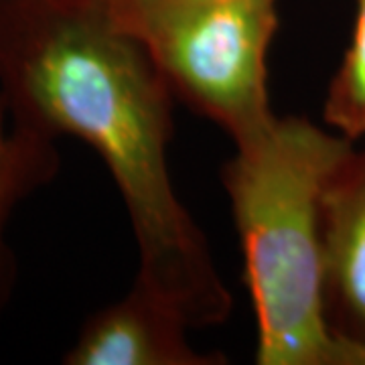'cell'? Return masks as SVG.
Listing matches in <instances>:
<instances>
[{"label":"cell","mask_w":365,"mask_h":365,"mask_svg":"<svg viewBox=\"0 0 365 365\" xmlns=\"http://www.w3.org/2000/svg\"><path fill=\"white\" fill-rule=\"evenodd\" d=\"M0 93L16 126L73 136L102 158L138 246V272L191 329L234 299L170 175L175 96L112 0H0Z\"/></svg>","instance_id":"cell-1"},{"label":"cell","mask_w":365,"mask_h":365,"mask_svg":"<svg viewBox=\"0 0 365 365\" xmlns=\"http://www.w3.org/2000/svg\"><path fill=\"white\" fill-rule=\"evenodd\" d=\"M222 182L256 314L258 365H365L323 307L321 201L351 140L300 116H276L237 140Z\"/></svg>","instance_id":"cell-2"},{"label":"cell","mask_w":365,"mask_h":365,"mask_svg":"<svg viewBox=\"0 0 365 365\" xmlns=\"http://www.w3.org/2000/svg\"><path fill=\"white\" fill-rule=\"evenodd\" d=\"M278 25V0H227L160 16L130 35L173 96L237 143L274 116L268 51Z\"/></svg>","instance_id":"cell-3"},{"label":"cell","mask_w":365,"mask_h":365,"mask_svg":"<svg viewBox=\"0 0 365 365\" xmlns=\"http://www.w3.org/2000/svg\"><path fill=\"white\" fill-rule=\"evenodd\" d=\"M189 323L143 280L91 313L73 345L63 353L66 365H225L220 351H199L189 343Z\"/></svg>","instance_id":"cell-4"},{"label":"cell","mask_w":365,"mask_h":365,"mask_svg":"<svg viewBox=\"0 0 365 365\" xmlns=\"http://www.w3.org/2000/svg\"><path fill=\"white\" fill-rule=\"evenodd\" d=\"M321 250L327 323L365 353V148L353 146L327 182Z\"/></svg>","instance_id":"cell-5"},{"label":"cell","mask_w":365,"mask_h":365,"mask_svg":"<svg viewBox=\"0 0 365 365\" xmlns=\"http://www.w3.org/2000/svg\"><path fill=\"white\" fill-rule=\"evenodd\" d=\"M61 169L57 140L16 126L0 93V314L19 284V258L9 225L26 199L55 181Z\"/></svg>","instance_id":"cell-6"},{"label":"cell","mask_w":365,"mask_h":365,"mask_svg":"<svg viewBox=\"0 0 365 365\" xmlns=\"http://www.w3.org/2000/svg\"><path fill=\"white\" fill-rule=\"evenodd\" d=\"M323 120L351 143L365 136V0H357L351 41L329 81Z\"/></svg>","instance_id":"cell-7"},{"label":"cell","mask_w":365,"mask_h":365,"mask_svg":"<svg viewBox=\"0 0 365 365\" xmlns=\"http://www.w3.org/2000/svg\"><path fill=\"white\" fill-rule=\"evenodd\" d=\"M217 2L227 0H112V13L122 29L134 33L136 29L160 16Z\"/></svg>","instance_id":"cell-8"}]
</instances>
